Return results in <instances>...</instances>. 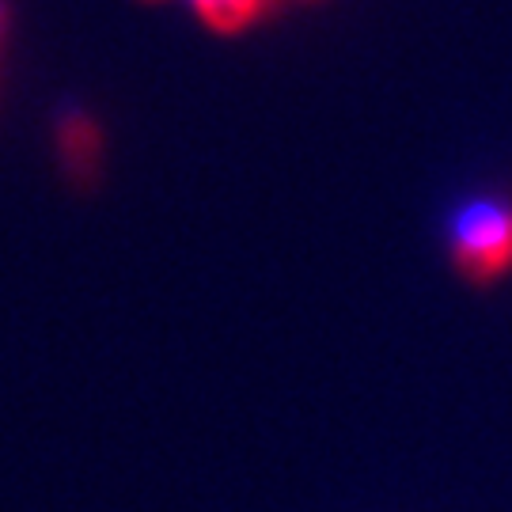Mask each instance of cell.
I'll list each match as a JSON object with an SVG mask.
<instances>
[{
    "instance_id": "1",
    "label": "cell",
    "mask_w": 512,
    "mask_h": 512,
    "mask_svg": "<svg viewBox=\"0 0 512 512\" xmlns=\"http://www.w3.org/2000/svg\"><path fill=\"white\" fill-rule=\"evenodd\" d=\"M448 255L456 274L490 289L512 274V202L509 198H471L448 220Z\"/></svg>"
},
{
    "instance_id": "2",
    "label": "cell",
    "mask_w": 512,
    "mask_h": 512,
    "mask_svg": "<svg viewBox=\"0 0 512 512\" xmlns=\"http://www.w3.org/2000/svg\"><path fill=\"white\" fill-rule=\"evenodd\" d=\"M194 4H198V12H202V19L209 27H217V31H239V27H247L262 12L266 0H194Z\"/></svg>"
},
{
    "instance_id": "3",
    "label": "cell",
    "mask_w": 512,
    "mask_h": 512,
    "mask_svg": "<svg viewBox=\"0 0 512 512\" xmlns=\"http://www.w3.org/2000/svg\"><path fill=\"white\" fill-rule=\"evenodd\" d=\"M4 19L8 16H4V4H0V35H4Z\"/></svg>"
}]
</instances>
